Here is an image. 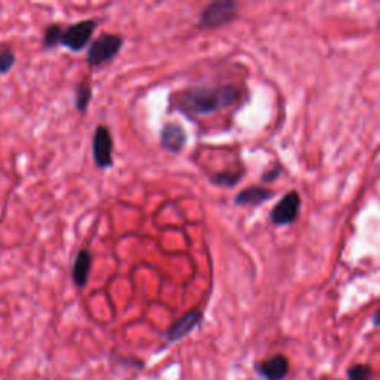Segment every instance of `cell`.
I'll use <instances>...</instances> for the list:
<instances>
[{
	"mask_svg": "<svg viewBox=\"0 0 380 380\" xmlns=\"http://www.w3.org/2000/svg\"><path fill=\"white\" fill-rule=\"evenodd\" d=\"M241 98L240 89L235 85L196 86L174 94L171 104L186 116H208L235 106Z\"/></svg>",
	"mask_w": 380,
	"mask_h": 380,
	"instance_id": "1",
	"label": "cell"
},
{
	"mask_svg": "<svg viewBox=\"0 0 380 380\" xmlns=\"http://www.w3.org/2000/svg\"><path fill=\"white\" fill-rule=\"evenodd\" d=\"M124 45V37L114 33H103L96 41L89 45L86 52V63L91 67H98V65L112 61L119 54Z\"/></svg>",
	"mask_w": 380,
	"mask_h": 380,
	"instance_id": "2",
	"label": "cell"
},
{
	"mask_svg": "<svg viewBox=\"0 0 380 380\" xmlns=\"http://www.w3.org/2000/svg\"><path fill=\"white\" fill-rule=\"evenodd\" d=\"M238 15V4L233 0H217L201 11L198 25L201 29H220Z\"/></svg>",
	"mask_w": 380,
	"mask_h": 380,
	"instance_id": "3",
	"label": "cell"
},
{
	"mask_svg": "<svg viewBox=\"0 0 380 380\" xmlns=\"http://www.w3.org/2000/svg\"><path fill=\"white\" fill-rule=\"evenodd\" d=\"M97 25L98 24L96 20H84L69 25V27L63 29L60 45L70 49L72 52L84 51L91 42V37H93Z\"/></svg>",
	"mask_w": 380,
	"mask_h": 380,
	"instance_id": "4",
	"label": "cell"
},
{
	"mask_svg": "<svg viewBox=\"0 0 380 380\" xmlns=\"http://www.w3.org/2000/svg\"><path fill=\"white\" fill-rule=\"evenodd\" d=\"M301 208V198L299 192L291 190L285 193L280 202L272 208L270 223L275 226H290L299 218Z\"/></svg>",
	"mask_w": 380,
	"mask_h": 380,
	"instance_id": "5",
	"label": "cell"
},
{
	"mask_svg": "<svg viewBox=\"0 0 380 380\" xmlns=\"http://www.w3.org/2000/svg\"><path fill=\"white\" fill-rule=\"evenodd\" d=\"M93 158L100 169H107L113 165V138L107 126L98 125L94 131Z\"/></svg>",
	"mask_w": 380,
	"mask_h": 380,
	"instance_id": "6",
	"label": "cell"
},
{
	"mask_svg": "<svg viewBox=\"0 0 380 380\" xmlns=\"http://www.w3.org/2000/svg\"><path fill=\"white\" fill-rule=\"evenodd\" d=\"M204 315L201 310H190L185 313L181 318H178L169 329L165 332V339L169 343L180 342V340L189 336L196 327H198L202 321Z\"/></svg>",
	"mask_w": 380,
	"mask_h": 380,
	"instance_id": "7",
	"label": "cell"
},
{
	"mask_svg": "<svg viewBox=\"0 0 380 380\" xmlns=\"http://www.w3.org/2000/svg\"><path fill=\"white\" fill-rule=\"evenodd\" d=\"M188 144V133L176 122H166L161 129V146L169 152L178 155Z\"/></svg>",
	"mask_w": 380,
	"mask_h": 380,
	"instance_id": "8",
	"label": "cell"
},
{
	"mask_svg": "<svg viewBox=\"0 0 380 380\" xmlns=\"http://www.w3.org/2000/svg\"><path fill=\"white\" fill-rule=\"evenodd\" d=\"M257 374L265 380H284L290 372V361L285 355H273L272 358L256 365Z\"/></svg>",
	"mask_w": 380,
	"mask_h": 380,
	"instance_id": "9",
	"label": "cell"
},
{
	"mask_svg": "<svg viewBox=\"0 0 380 380\" xmlns=\"http://www.w3.org/2000/svg\"><path fill=\"white\" fill-rule=\"evenodd\" d=\"M277 195L272 189L261 188V186H251L242 189L237 196H235V204L241 207H258L270 201L273 196Z\"/></svg>",
	"mask_w": 380,
	"mask_h": 380,
	"instance_id": "10",
	"label": "cell"
},
{
	"mask_svg": "<svg viewBox=\"0 0 380 380\" xmlns=\"http://www.w3.org/2000/svg\"><path fill=\"white\" fill-rule=\"evenodd\" d=\"M91 268H93V256L85 248H82L77 253L72 269V278L77 288H85L88 285Z\"/></svg>",
	"mask_w": 380,
	"mask_h": 380,
	"instance_id": "11",
	"label": "cell"
},
{
	"mask_svg": "<svg viewBox=\"0 0 380 380\" xmlns=\"http://www.w3.org/2000/svg\"><path fill=\"white\" fill-rule=\"evenodd\" d=\"M93 98V88L88 82H79L74 86V107L79 113H85Z\"/></svg>",
	"mask_w": 380,
	"mask_h": 380,
	"instance_id": "12",
	"label": "cell"
},
{
	"mask_svg": "<svg viewBox=\"0 0 380 380\" xmlns=\"http://www.w3.org/2000/svg\"><path fill=\"white\" fill-rule=\"evenodd\" d=\"M244 173V169H240V171H221L211 176V183L218 188H233L241 181Z\"/></svg>",
	"mask_w": 380,
	"mask_h": 380,
	"instance_id": "13",
	"label": "cell"
},
{
	"mask_svg": "<svg viewBox=\"0 0 380 380\" xmlns=\"http://www.w3.org/2000/svg\"><path fill=\"white\" fill-rule=\"evenodd\" d=\"M17 64V55L14 49L8 44H0V74H6Z\"/></svg>",
	"mask_w": 380,
	"mask_h": 380,
	"instance_id": "14",
	"label": "cell"
},
{
	"mask_svg": "<svg viewBox=\"0 0 380 380\" xmlns=\"http://www.w3.org/2000/svg\"><path fill=\"white\" fill-rule=\"evenodd\" d=\"M63 25L61 24H51L45 29L42 36V45L45 49H54L60 46V39L63 34Z\"/></svg>",
	"mask_w": 380,
	"mask_h": 380,
	"instance_id": "15",
	"label": "cell"
},
{
	"mask_svg": "<svg viewBox=\"0 0 380 380\" xmlns=\"http://www.w3.org/2000/svg\"><path fill=\"white\" fill-rule=\"evenodd\" d=\"M373 370L367 364H355L348 370V380H372Z\"/></svg>",
	"mask_w": 380,
	"mask_h": 380,
	"instance_id": "16",
	"label": "cell"
},
{
	"mask_svg": "<svg viewBox=\"0 0 380 380\" xmlns=\"http://www.w3.org/2000/svg\"><path fill=\"white\" fill-rule=\"evenodd\" d=\"M284 173V168L281 165H277V166H272L270 169H268L266 173L261 174V183H270L273 180H277L281 174Z\"/></svg>",
	"mask_w": 380,
	"mask_h": 380,
	"instance_id": "17",
	"label": "cell"
}]
</instances>
